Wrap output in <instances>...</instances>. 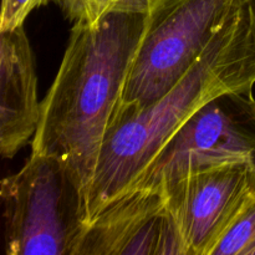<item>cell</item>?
Masks as SVG:
<instances>
[{
  "label": "cell",
  "mask_w": 255,
  "mask_h": 255,
  "mask_svg": "<svg viewBox=\"0 0 255 255\" xmlns=\"http://www.w3.org/2000/svg\"><path fill=\"white\" fill-rule=\"evenodd\" d=\"M153 0H62L67 16L74 22L96 24L115 12L147 14Z\"/></svg>",
  "instance_id": "obj_9"
},
{
  "label": "cell",
  "mask_w": 255,
  "mask_h": 255,
  "mask_svg": "<svg viewBox=\"0 0 255 255\" xmlns=\"http://www.w3.org/2000/svg\"><path fill=\"white\" fill-rule=\"evenodd\" d=\"M162 188L181 229L187 255H212L255 192V163L238 161L198 169Z\"/></svg>",
  "instance_id": "obj_6"
},
{
  "label": "cell",
  "mask_w": 255,
  "mask_h": 255,
  "mask_svg": "<svg viewBox=\"0 0 255 255\" xmlns=\"http://www.w3.org/2000/svg\"><path fill=\"white\" fill-rule=\"evenodd\" d=\"M212 255H255V192L219 239Z\"/></svg>",
  "instance_id": "obj_10"
},
{
  "label": "cell",
  "mask_w": 255,
  "mask_h": 255,
  "mask_svg": "<svg viewBox=\"0 0 255 255\" xmlns=\"http://www.w3.org/2000/svg\"><path fill=\"white\" fill-rule=\"evenodd\" d=\"M146 15L115 12L96 24L75 22L54 82L40 104L31 153L64 161L79 179L86 203Z\"/></svg>",
  "instance_id": "obj_1"
},
{
  "label": "cell",
  "mask_w": 255,
  "mask_h": 255,
  "mask_svg": "<svg viewBox=\"0 0 255 255\" xmlns=\"http://www.w3.org/2000/svg\"><path fill=\"white\" fill-rule=\"evenodd\" d=\"M7 255H76L87 227L79 179L60 158L31 153L0 187Z\"/></svg>",
  "instance_id": "obj_3"
},
{
  "label": "cell",
  "mask_w": 255,
  "mask_h": 255,
  "mask_svg": "<svg viewBox=\"0 0 255 255\" xmlns=\"http://www.w3.org/2000/svg\"><path fill=\"white\" fill-rule=\"evenodd\" d=\"M76 255H187L163 188H133L87 223Z\"/></svg>",
  "instance_id": "obj_7"
},
{
  "label": "cell",
  "mask_w": 255,
  "mask_h": 255,
  "mask_svg": "<svg viewBox=\"0 0 255 255\" xmlns=\"http://www.w3.org/2000/svg\"><path fill=\"white\" fill-rule=\"evenodd\" d=\"M249 1H251L252 5H253V6L255 7V0H249Z\"/></svg>",
  "instance_id": "obj_12"
},
{
  "label": "cell",
  "mask_w": 255,
  "mask_h": 255,
  "mask_svg": "<svg viewBox=\"0 0 255 255\" xmlns=\"http://www.w3.org/2000/svg\"><path fill=\"white\" fill-rule=\"evenodd\" d=\"M246 2L153 0L116 110L143 109L168 92Z\"/></svg>",
  "instance_id": "obj_4"
},
{
  "label": "cell",
  "mask_w": 255,
  "mask_h": 255,
  "mask_svg": "<svg viewBox=\"0 0 255 255\" xmlns=\"http://www.w3.org/2000/svg\"><path fill=\"white\" fill-rule=\"evenodd\" d=\"M47 1L49 0H2L0 32L12 31L21 27L30 12Z\"/></svg>",
  "instance_id": "obj_11"
},
{
  "label": "cell",
  "mask_w": 255,
  "mask_h": 255,
  "mask_svg": "<svg viewBox=\"0 0 255 255\" xmlns=\"http://www.w3.org/2000/svg\"><path fill=\"white\" fill-rule=\"evenodd\" d=\"M238 161L255 163L253 89L224 92L207 102L166 142L126 191L162 188L198 169Z\"/></svg>",
  "instance_id": "obj_5"
},
{
  "label": "cell",
  "mask_w": 255,
  "mask_h": 255,
  "mask_svg": "<svg viewBox=\"0 0 255 255\" xmlns=\"http://www.w3.org/2000/svg\"><path fill=\"white\" fill-rule=\"evenodd\" d=\"M255 85V7L247 0L187 74L143 109L116 110L87 196V223L124 193L166 142L214 97Z\"/></svg>",
  "instance_id": "obj_2"
},
{
  "label": "cell",
  "mask_w": 255,
  "mask_h": 255,
  "mask_svg": "<svg viewBox=\"0 0 255 255\" xmlns=\"http://www.w3.org/2000/svg\"><path fill=\"white\" fill-rule=\"evenodd\" d=\"M34 55L24 27L0 32V153L12 158L40 120Z\"/></svg>",
  "instance_id": "obj_8"
}]
</instances>
